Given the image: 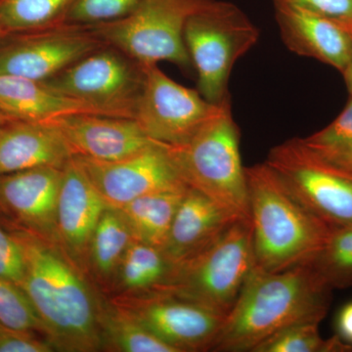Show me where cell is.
<instances>
[{
    "label": "cell",
    "instance_id": "6da1fadb",
    "mask_svg": "<svg viewBox=\"0 0 352 352\" xmlns=\"http://www.w3.org/2000/svg\"><path fill=\"white\" fill-rule=\"evenodd\" d=\"M24 249L21 289L38 314L43 335L55 351L104 349L103 312L98 296L61 245L10 228Z\"/></svg>",
    "mask_w": 352,
    "mask_h": 352
},
{
    "label": "cell",
    "instance_id": "7a4b0ae2",
    "mask_svg": "<svg viewBox=\"0 0 352 352\" xmlns=\"http://www.w3.org/2000/svg\"><path fill=\"white\" fill-rule=\"evenodd\" d=\"M332 291L309 263L274 273L252 268L212 351L254 352L291 326L320 324Z\"/></svg>",
    "mask_w": 352,
    "mask_h": 352
},
{
    "label": "cell",
    "instance_id": "3957f363",
    "mask_svg": "<svg viewBox=\"0 0 352 352\" xmlns=\"http://www.w3.org/2000/svg\"><path fill=\"white\" fill-rule=\"evenodd\" d=\"M254 267L280 272L307 263L333 229L298 200L267 164L245 168Z\"/></svg>",
    "mask_w": 352,
    "mask_h": 352
},
{
    "label": "cell",
    "instance_id": "277c9868",
    "mask_svg": "<svg viewBox=\"0 0 352 352\" xmlns=\"http://www.w3.org/2000/svg\"><path fill=\"white\" fill-rule=\"evenodd\" d=\"M168 150L187 186L201 192L240 219H251L240 132L230 97L184 143Z\"/></svg>",
    "mask_w": 352,
    "mask_h": 352
},
{
    "label": "cell",
    "instance_id": "5b68a950",
    "mask_svg": "<svg viewBox=\"0 0 352 352\" xmlns=\"http://www.w3.org/2000/svg\"><path fill=\"white\" fill-rule=\"evenodd\" d=\"M254 267L251 219H239L207 249L176 265L154 293L184 298L226 317Z\"/></svg>",
    "mask_w": 352,
    "mask_h": 352
},
{
    "label": "cell",
    "instance_id": "8992f818",
    "mask_svg": "<svg viewBox=\"0 0 352 352\" xmlns=\"http://www.w3.org/2000/svg\"><path fill=\"white\" fill-rule=\"evenodd\" d=\"M259 32L231 2L212 0L193 14L184 29V41L198 73V91L219 104L229 97L234 65L258 41Z\"/></svg>",
    "mask_w": 352,
    "mask_h": 352
},
{
    "label": "cell",
    "instance_id": "52a82bcc",
    "mask_svg": "<svg viewBox=\"0 0 352 352\" xmlns=\"http://www.w3.org/2000/svg\"><path fill=\"white\" fill-rule=\"evenodd\" d=\"M212 0H139L126 17L94 25L108 45L142 65L166 61L185 69L192 67L184 29L193 14Z\"/></svg>",
    "mask_w": 352,
    "mask_h": 352
},
{
    "label": "cell",
    "instance_id": "ba28073f",
    "mask_svg": "<svg viewBox=\"0 0 352 352\" xmlns=\"http://www.w3.org/2000/svg\"><path fill=\"white\" fill-rule=\"evenodd\" d=\"M44 82L110 117L134 119L145 83V65L106 45Z\"/></svg>",
    "mask_w": 352,
    "mask_h": 352
},
{
    "label": "cell",
    "instance_id": "9c48e42d",
    "mask_svg": "<svg viewBox=\"0 0 352 352\" xmlns=\"http://www.w3.org/2000/svg\"><path fill=\"white\" fill-rule=\"evenodd\" d=\"M265 163L333 230L352 226V176L315 156L300 138L273 148Z\"/></svg>",
    "mask_w": 352,
    "mask_h": 352
},
{
    "label": "cell",
    "instance_id": "30bf717a",
    "mask_svg": "<svg viewBox=\"0 0 352 352\" xmlns=\"http://www.w3.org/2000/svg\"><path fill=\"white\" fill-rule=\"evenodd\" d=\"M106 45L94 25L61 23L10 32L0 43V75L44 82Z\"/></svg>",
    "mask_w": 352,
    "mask_h": 352
},
{
    "label": "cell",
    "instance_id": "8fae6325",
    "mask_svg": "<svg viewBox=\"0 0 352 352\" xmlns=\"http://www.w3.org/2000/svg\"><path fill=\"white\" fill-rule=\"evenodd\" d=\"M220 103H210L200 92L175 82L157 64L145 65L144 88L134 120L153 140L180 145L217 112Z\"/></svg>",
    "mask_w": 352,
    "mask_h": 352
},
{
    "label": "cell",
    "instance_id": "7c38bea8",
    "mask_svg": "<svg viewBox=\"0 0 352 352\" xmlns=\"http://www.w3.org/2000/svg\"><path fill=\"white\" fill-rule=\"evenodd\" d=\"M75 157L110 208L120 210L142 196L188 188L171 157L168 145L162 143L116 162Z\"/></svg>",
    "mask_w": 352,
    "mask_h": 352
},
{
    "label": "cell",
    "instance_id": "4fadbf2b",
    "mask_svg": "<svg viewBox=\"0 0 352 352\" xmlns=\"http://www.w3.org/2000/svg\"><path fill=\"white\" fill-rule=\"evenodd\" d=\"M120 307L177 352L212 351L226 320L198 303L164 293L146 294Z\"/></svg>",
    "mask_w": 352,
    "mask_h": 352
},
{
    "label": "cell",
    "instance_id": "5bb4252c",
    "mask_svg": "<svg viewBox=\"0 0 352 352\" xmlns=\"http://www.w3.org/2000/svg\"><path fill=\"white\" fill-rule=\"evenodd\" d=\"M63 168L43 166L0 175V215L11 228L57 243V208ZM60 245V244H59Z\"/></svg>",
    "mask_w": 352,
    "mask_h": 352
},
{
    "label": "cell",
    "instance_id": "9a60e30c",
    "mask_svg": "<svg viewBox=\"0 0 352 352\" xmlns=\"http://www.w3.org/2000/svg\"><path fill=\"white\" fill-rule=\"evenodd\" d=\"M75 156L101 162L126 159L157 144L129 118L75 113L51 120Z\"/></svg>",
    "mask_w": 352,
    "mask_h": 352
},
{
    "label": "cell",
    "instance_id": "2e32d148",
    "mask_svg": "<svg viewBox=\"0 0 352 352\" xmlns=\"http://www.w3.org/2000/svg\"><path fill=\"white\" fill-rule=\"evenodd\" d=\"M108 206L76 157L64 166L57 208L59 244L80 267L88 261L95 228Z\"/></svg>",
    "mask_w": 352,
    "mask_h": 352
},
{
    "label": "cell",
    "instance_id": "e0dca14e",
    "mask_svg": "<svg viewBox=\"0 0 352 352\" xmlns=\"http://www.w3.org/2000/svg\"><path fill=\"white\" fill-rule=\"evenodd\" d=\"M273 4L280 34L289 50L340 73L346 69L352 59V36L344 27L282 0H273Z\"/></svg>",
    "mask_w": 352,
    "mask_h": 352
},
{
    "label": "cell",
    "instance_id": "ac0fdd59",
    "mask_svg": "<svg viewBox=\"0 0 352 352\" xmlns=\"http://www.w3.org/2000/svg\"><path fill=\"white\" fill-rule=\"evenodd\" d=\"M219 204L188 187L171 223L163 251L173 265L194 258L221 237L237 220Z\"/></svg>",
    "mask_w": 352,
    "mask_h": 352
},
{
    "label": "cell",
    "instance_id": "d6986e66",
    "mask_svg": "<svg viewBox=\"0 0 352 352\" xmlns=\"http://www.w3.org/2000/svg\"><path fill=\"white\" fill-rule=\"evenodd\" d=\"M74 157L53 122H0V175L43 166L64 168Z\"/></svg>",
    "mask_w": 352,
    "mask_h": 352
},
{
    "label": "cell",
    "instance_id": "ffe728a7",
    "mask_svg": "<svg viewBox=\"0 0 352 352\" xmlns=\"http://www.w3.org/2000/svg\"><path fill=\"white\" fill-rule=\"evenodd\" d=\"M75 113H96L82 102L52 89L44 82L0 75V120L51 122Z\"/></svg>",
    "mask_w": 352,
    "mask_h": 352
},
{
    "label": "cell",
    "instance_id": "44dd1931",
    "mask_svg": "<svg viewBox=\"0 0 352 352\" xmlns=\"http://www.w3.org/2000/svg\"><path fill=\"white\" fill-rule=\"evenodd\" d=\"M186 190L149 194L120 208L131 227L134 239L163 249Z\"/></svg>",
    "mask_w": 352,
    "mask_h": 352
},
{
    "label": "cell",
    "instance_id": "7402d4cb",
    "mask_svg": "<svg viewBox=\"0 0 352 352\" xmlns=\"http://www.w3.org/2000/svg\"><path fill=\"white\" fill-rule=\"evenodd\" d=\"M173 270L175 265L161 249L134 239L124 252L116 275L124 289L151 294L166 283Z\"/></svg>",
    "mask_w": 352,
    "mask_h": 352
},
{
    "label": "cell",
    "instance_id": "603a6c76",
    "mask_svg": "<svg viewBox=\"0 0 352 352\" xmlns=\"http://www.w3.org/2000/svg\"><path fill=\"white\" fill-rule=\"evenodd\" d=\"M134 240L126 217L118 208L107 207L95 228L88 261L103 279L115 276L127 248Z\"/></svg>",
    "mask_w": 352,
    "mask_h": 352
},
{
    "label": "cell",
    "instance_id": "cb8c5ba5",
    "mask_svg": "<svg viewBox=\"0 0 352 352\" xmlns=\"http://www.w3.org/2000/svg\"><path fill=\"white\" fill-rule=\"evenodd\" d=\"M104 349L120 352H177L132 316L124 307L105 305Z\"/></svg>",
    "mask_w": 352,
    "mask_h": 352
},
{
    "label": "cell",
    "instance_id": "d4e9b609",
    "mask_svg": "<svg viewBox=\"0 0 352 352\" xmlns=\"http://www.w3.org/2000/svg\"><path fill=\"white\" fill-rule=\"evenodd\" d=\"M76 0H0V21L7 32L44 29L66 23Z\"/></svg>",
    "mask_w": 352,
    "mask_h": 352
},
{
    "label": "cell",
    "instance_id": "484cf974",
    "mask_svg": "<svg viewBox=\"0 0 352 352\" xmlns=\"http://www.w3.org/2000/svg\"><path fill=\"white\" fill-rule=\"evenodd\" d=\"M300 140L315 156L344 171L352 159V96L332 124Z\"/></svg>",
    "mask_w": 352,
    "mask_h": 352
},
{
    "label": "cell",
    "instance_id": "4316f807",
    "mask_svg": "<svg viewBox=\"0 0 352 352\" xmlns=\"http://www.w3.org/2000/svg\"><path fill=\"white\" fill-rule=\"evenodd\" d=\"M309 263L333 289L352 286V226L333 230Z\"/></svg>",
    "mask_w": 352,
    "mask_h": 352
},
{
    "label": "cell",
    "instance_id": "83f0119b",
    "mask_svg": "<svg viewBox=\"0 0 352 352\" xmlns=\"http://www.w3.org/2000/svg\"><path fill=\"white\" fill-rule=\"evenodd\" d=\"M352 346L335 335L323 339L319 323L307 322L285 329L256 347L254 352H351Z\"/></svg>",
    "mask_w": 352,
    "mask_h": 352
},
{
    "label": "cell",
    "instance_id": "f1b7e54d",
    "mask_svg": "<svg viewBox=\"0 0 352 352\" xmlns=\"http://www.w3.org/2000/svg\"><path fill=\"white\" fill-rule=\"evenodd\" d=\"M0 324L10 330L43 333L38 314L24 291L0 278Z\"/></svg>",
    "mask_w": 352,
    "mask_h": 352
},
{
    "label": "cell",
    "instance_id": "f546056e",
    "mask_svg": "<svg viewBox=\"0 0 352 352\" xmlns=\"http://www.w3.org/2000/svg\"><path fill=\"white\" fill-rule=\"evenodd\" d=\"M139 0H76L66 23L94 25L122 19L138 6Z\"/></svg>",
    "mask_w": 352,
    "mask_h": 352
},
{
    "label": "cell",
    "instance_id": "4dcf8cb0",
    "mask_svg": "<svg viewBox=\"0 0 352 352\" xmlns=\"http://www.w3.org/2000/svg\"><path fill=\"white\" fill-rule=\"evenodd\" d=\"M25 273L23 245L11 229L0 221V278L21 286Z\"/></svg>",
    "mask_w": 352,
    "mask_h": 352
},
{
    "label": "cell",
    "instance_id": "1f68e13d",
    "mask_svg": "<svg viewBox=\"0 0 352 352\" xmlns=\"http://www.w3.org/2000/svg\"><path fill=\"white\" fill-rule=\"evenodd\" d=\"M332 20L342 27L352 25V0H282Z\"/></svg>",
    "mask_w": 352,
    "mask_h": 352
},
{
    "label": "cell",
    "instance_id": "d6a6232c",
    "mask_svg": "<svg viewBox=\"0 0 352 352\" xmlns=\"http://www.w3.org/2000/svg\"><path fill=\"white\" fill-rule=\"evenodd\" d=\"M54 347L47 340H43L34 333L6 329L0 333V352H51Z\"/></svg>",
    "mask_w": 352,
    "mask_h": 352
},
{
    "label": "cell",
    "instance_id": "836d02e7",
    "mask_svg": "<svg viewBox=\"0 0 352 352\" xmlns=\"http://www.w3.org/2000/svg\"><path fill=\"white\" fill-rule=\"evenodd\" d=\"M337 335L346 344L352 346V302L347 303L338 314Z\"/></svg>",
    "mask_w": 352,
    "mask_h": 352
},
{
    "label": "cell",
    "instance_id": "e575fe53",
    "mask_svg": "<svg viewBox=\"0 0 352 352\" xmlns=\"http://www.w3.org/2000/svg\"><path fill=\"white\" fill-rule=\"evenodd\" d=\"M342 74L344 76L347 89H349V92L352 96V59L346 67V69L342 72Z\"/></svg>",
    "mask_w": 352,
    "mask_h": 352
},
{
    "label": "cell",
    "instance_id": "d590c367",
    "mask_svg": "<svg viewBox=\"0 0 352 352\" xmlns=\"http://www.w3.org/2000/svg\"><path fill=\"white\" fill-rule=\"evenodd\" d=\"M9 32H7V30L6 28H4V25H2L1 21H0V43L3 41V38H6Z\"/></svg>",
    "mask_w": 352,
    "mask_h": 352
},
{
    "label": "cell",
    "instance_id": "8d00e7d4",
    "mask_svg": "<svg viewBox=\"0 0 352 352\" xmlns=\"http://www.w3.org/2000/svg\"><path fill=\"white\" fill-rule=\"evenodd\" d=\"M344 173L352 176V159L351 160V162H349V164H347L346 168H344Z\"/></svg>",
    "mask_w": 352,
    "mask_h": 352
},
{
    "label": "cell",
    "instance_id": "74e56055",
    "mask_svg": "<svg viewBox=\"0 0 352 352\" xmlns=\"http://www.w3.org/2000/svg\"><path fill=\"white\" fill-rule=\"evenodd\" d=\"M344 29H346V31L349 32V34H351V36H352V25H349V27L344 28Z\"/></svg>",
    "mask_w": 352,
    "mask_h": 352
},
{
    "label": "cell",
    "instance_id": "f35d334b",
    "mask_svg": "<svg viewBox=\"0 0 352 352\" xmlns=\"http://www.w3.org/2000/svg\"><path fill=\"white\" fill-rule=\"evenodd\" d=\"M6 329L7 328L4 327V326H2L1 324H0V333H1L2 331L6 330Z\"/></svg>",
    "mask_w": 352,
    "mask_h": 352
},
{
    "label": "cell",
    "instance_id": "ab89813d",
    "mask_svg": "<svg viewBox=\"0 0 352 352\" xmlns=\"http://www.w3.org/2000/svg\"><path fill=\"white\" fill-rule=\"evenodd\" d=\"M3 122V120H0V122Z\"/></svg>",
    "mask_w": 352,
    "mask_h": 352
}]
</instances>
